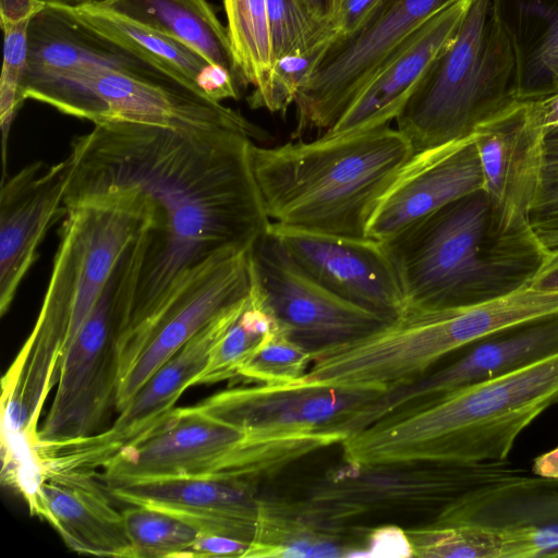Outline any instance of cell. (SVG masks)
Masks as SVG:
<instances>
[{
  "instance_id": "6da1fadb",
  "label": "cell",
  "mask_w": 558,
  "mask_h": 558,
  "mask_svg": "<svg viewBox=\"0 0 558 558\" xmlns=\"http://www.w3.org/2000/svg\"><path fill=\"white\" fill-rule=\"evenodd\" d=\"M245 133L181 131L132 122L94 124L71 142L64 205L123 192L148 199L154 221L126 250L116 300L119 350L194 266L247 248L270 220Z\"/></svg>"
},
{
  "instance_id": "7a4b0ae2",
  "label": "cell",
  "mask_w": 558,
  "mask_h": 558,
  "mask_svg": "<svg viewBox=\"0 0 558 558\" xmlns=\"http://www.w3.org/2000/svg\"><path fill=\"white\" fill-rule=\"evenodd\" d=\"M65 207L38 317L2 378V401L32 424L38 423L69 347L124 253L154 221L150 202L132 192Z\"/></svg>"
},
{
  "instance_id": "3957f363",
  "label": "cell",
  "mask_w": 558,
  "mask_h": 558,
  "mask_svg": "<svg viewBox=\"0 0 558 558\" xmlns=\"http://www.w3.org/2000/svg\"><path fill=\"white\" fill-rule=\"evenodd\" d=\"M383 243L405 310L458 308L506 296L529 287L549 253L532 228H506L483 189Z\"/></svg>"
},
{
  "instance_id": "277c9868",
  "label": "cell",
  "mask_w": 558,
  "mask_h": 558,
  "mask_svg": "<svg viewBox=\"0 0 558 558\" xmlns=\"http://www.w3.org/2000/svg\"><path fill=\"white\" fill-rule=\"evenodd\" d=\"M558 402V353L383 417L341 441L345 462L508 460L518 437Z\"/></svg>"
},
{
  "instance_id": "5b68a950",
  "label": "cell",
  "mask_w": 558,
  "mask_h": 558,
  "mask_svg": "<svg viewBox=\"0 0 558 558\" xmlns=\"http://www.w3.org/2000/svg\"><path fill=\"white\" fill-rule=\"evenodd\" d=\"M413 154L409 140L390 125L251 147L254 177L272 223L348 238H368L378 199Z\"/></svg>"
},
{
  "instance_id": "8992f818",
  "label": "cell",
  "mask_w": 558,
  "mask_h": 558,
  "mask_svg": "<svg viewBox=\"0 0 558 558\" xmlns=\"http://www.w3.org/2000/svg\"><path fill=\"white\" fill-rule=\"evenodd\" d=\"M519 101L515 53L500 0H472L456 39L397 117V129L417 153L471 136Z\"/></svg>"
},
{
  "instance_id": "52a82bcc",
  "label": "cell",
  "mask_w": 558,
  "mask_h": 558,
  "mask_svg": "<svg viewBox=\"0 0 558 558\" xmlns=\"http://www.w3.org/2000/svg\"><path fill=\"white\" fill-rule=\"evenodd\" d=\"M112 51L61 73L25 78L20 94L94 124L132 122L181 131L230 129L266 143L270 135L239 111L171 82L113 69Z\"/></svg>"
},
{
  "instance_id": "ba28073f",
  "label": "cell",
  "mask_w": 558,
  "mask_h": 558,
  "mask_svg": "<svg viewBox=\"0 0 558 558\" xmlns=\"http://www.w3.org/2000/svg\"><path fill=\"white\" fill-rule=\"evenodd\" d=\"M524 474L508 460L345 462L316 481L302 501L315 518L338 525L413 515L429 523L469 494Z\"/></svg>"
},
{
  "instance_id": "9c48e42d",
  "label": "cell",
  "mask_w": 558,
  "mask_h": 558,
  "mask_svg": "<svg viewBox=\"0 0 558 558\" xmlns=\"http://www.w3.org/2000/svg\"><path fill=\"white\" fill-rule=\"evenodd\" d=\"M327 445L323 435L257 438L195 405L174 408L151 429L122 448L97 476L105 481L218 475L254 481L275 475Z\"/></svg>"
},
{
  "instance_id": "30bf717a",
  "label": "cell",
  "mask_w": 558,
  "mask_h": 558,
  "mask_svg": "<svg viewBox=\"0 0 558 558\" xmlns=\"http://www.w3.org/2000/svg\"><path fill=\"white\" fill-rule=\"evenodd\" d=\"M251 247L227 248L191 268L158 312L118 350L116 410L195 333L253 286Z\"/></svg>"
},
{
  "instance_id": "8fae6325",
  "label": "cell",
  "mask_w": 558,
  "mask_h": 558,
  "mask_svg": "<svg viewBox=\"0 0 558 558\" xmlns=\"http://www.w3.org/2000/svg\"><path fill=\"white\" fill-rule=\"evenodd\" d=\"M246 299L210 320L167 360L119 411L111 427L80 439L37 441L34 454L43 476L66 473L96 475V471L102 470L122 448L165 418L182 393L195 385L215 344Z\"/></svg>"
},
{
  "instance_id": "7c38bea8",
  "label": "cell",
  "mask_w": 558,
  "mask_h": 558,
  "mask_svg": "<svg viewBox=\"0 0 558 558\" xmlns=\"http://www.w3.org/2000/svg\"><path fill=\"white\" fill-rule=\"evenodd\" d=\"M454 0H384L354 34L337 37L294 99L293 137L330 129L383 60Z\"/></svg>"
},
{
  "instance_id": "4fadbf2b",
  "label": "cell",
  "mask_w": 558,
  "mask_h": 558,
  "mask_svg": "<svg viewBox=\"0 0 558 558\" xmlns=\"http://www.w3.org/2000/svg\"><path fill=\"white\" fill-rule=\"evenodd\" d=\"M253 289L279 331L311 353L367 336L389 319L318 283L269 231L251 247Z\"/></svg>"
},
{
  "instance_id": "5bb4252c",
  "label": "cell",
  "mask_w": 558,
  "mask_h": 558,
  "mask_svg": "<svg viewBox=\"0 0 558 558\" xmlns=\"http://www.w3.org/2000/svg\"><path fill=\"white\" fill-rule=\"evenodd\" d=\"M435 371L393 387L339 426L345 436L374 422L407 412L465 387L495 379L558 353V312L484 337Z\"/></svg>"
},
{
  "instance_id": "9a60e30c",
  "label": "cell",
  "mask_w": 558,
  "mask_h": 558,
  "mask_svg": "<svg viewBox=\"0 0 558 558\" xmlns=\"http://www.w3.org/2000/svg\"><path fill=\"white\" fill-rule=\"evenodd\" d=\"M121 260L65 354L39 442H59L99 433L116 409L118 354L116 300Z\"/></svg>"
},
{
  "instance_id": "2e32d148",
  "label": "cell",
  "mask_w": 558,
  "mask_h": 558,
  "mask_svg": "<svg viewBox=\"0 0 558 558\" xmlns=\"http://www.w3.org/2000/svg\"><path fill=\"white\" fill-rule=\"evenodd\" d=\"M385 390L300 383L257 385L217 392L195 404L206 414L263 439L335 434Z\"/></svg>"
},
{
  "instance_id": "e0dca14e",
  "label": "cell",
  "mask_w": 558,
  "mask_h": 558,
  "mask_svg": "<svg viewBox=\"0 0 558 558\" xmlns=\"http://www.w3.org/2000/svg\"><path fill=\"white\" fill-rule=\"evenodd\" d=\"M269 231L305 272L333 294L389 320L405 311L403 292L383 242L272 222Z\"/></svg>"
},
{
  "instance_id": "ac0fdd59",
  "label": "cell",
  "mask_w": 558,
  "mask_h": 558,
  "mask_svg": "<svg viewBox=\"0 0 558 558\" xmlns=\"http://www.w3.org/2000/svg\"><path fill=\"white\" fill-rule=\"evenodd\" d=\"M104 482L113 498L169 512L201 535L248 543L255 538L260 498L253 481L218 475H168Z\"/></svg>"
},
{
  "instance_id": "d6986e66",
  "label": "cell",
  "mask_w": 558,
  "mask_h": 558,
  "mask_svg": "<svg viewBox=\"0 0 558 558\" xmlns=\"http://www.w3.org/2000/svg\"><path fill=\"white\" fill-rule=\"evenodd\" d=\"M483 185L473 134L414 153L378 199L366 235L385 242Z\"/></svg>"
},
{
  "instance_id": "ffe728a7",
  "label": "cell",
  "mask_w": 558,
  "mask_h": 558,
  "mask_svg": "<svg viewBox=\"0 0 558 558\" xmlns=\"http://www.w3.org/2000/svg\"><path fill=\"white\" fill-rule=\"evenodd\" d=\"M471 1L454 0L397 46L323 136H343L390 125L429 65L456 39Z\"/></svg>"
},
{
  "instance_id": "44dd1931",
  "label": "cell",
  "mask_w": 558,
  "mask_h": 558,
  "mask_svg": "<svg viewBox=\"0 0 558 558\" xmlns=\"http://www.w3.org/2000/svg\"><path fill=\"white\" fill-rule=\"evenodd\" d=\"M544 131L538 102L519 101L473 133L483 190L506 228H532L529 215L539 183Z\"/></svg>"
},
{
  "instance_id": "7402d4cb",
  "label": "cell",
  "mask_w": 558,
  "mask_h": 558,
  "mask_svg": "<svg viewBox=\"0 0 558 558\" xmlns=\"http://www.w3.org/2000/svg\"><path fill=\"white\" fill-rule=\"evenodd\" d=\"M426 524H472L499 532L507 558L558 556V480L524 474L478 489Z\"/></svg>"
},
{
  "instance_id": "603a6c76",
  "label": "cell",
  "mask_w": 558,
  "mask_h": 558,
  "mask_svg": "<svg viewBox=\"0 0 558 558\" xmlns=\"http://www.w3.org/2000/svg\"><path fill=\"white\" fill-rule=\"evenodd\" d=\"M65 160L34 161L2 181L0 193V314L3 316L38 258L52 225L65 216Z\"/></svg>"
},
{
  "instance_id": "cb8c5ba5",
  "label": "cell",
  "mask_w": 558,
  "mask_h": 558,
  "mask_svg": "<svg viewBox=\"0 0 558 558\" xmlns=\"http://www.w3.org/2000/svg\"><path fill=\"white\" fill-rule=\"evenodd\" d=\"M96 477L85 473L45 475L27 501L28 508L76 553L135 558L123 514L111 505Z\"/></svg>"
},
{
  "instance_id": "d4e9b609",
  "label": "cell",
  "mask_w": 558,
  "mask_h": 558,
  "mask_svg": "<svg viewBox=\"0 0 558 558\" xmlns=\"http://www.w3.org/2000/svg\"><path fill=\"white\" fill-rule=\"evenodd\" d=\"M84 25L157 68L180 85L214 101L238 99L243 87L228 71L183 43L96 2L66 7Z\"/></svg>"
},
{
  "instance_id": "484cf974",
  "label": "cell",
  "mask_w": 558,
  "mask_h": 558,
  "mask_svg": "<svg viewBox=\"0 0 558 558\" xmlns=\"http://www.w3.org/2000/svg\"><path fill=\"white\" fill-rule=\"evenodd\" d=\"M369 530L323 522L302 500L260 498L250 557H362Z\"/></svg>"
},
{
  "instance_id": "4316f807",
  "label": "cell",
  "mask_w": 558,
  "mask_h": 558,
  "mask_svg": "<svg viewBox=\"0 0 558 558\" xmlns=\"http://www.w3.org/2000/svg\"><path fill=\"white\" fill-rule=\"evenodd\" d=\"M99 5L170 36L194 49L210 64L225 69L245 88L228 27L207 0H96Z\"/></svg>"
},
{
  "instance_id": "83f0119b",
  "label": "cell",
  "mask_w": 558,
  "mask_h": 558,
  "mask_svg": "<svg viewBox=\"0 0 558 558\" xmlns=\"http://www.w3.org/2000/svg\"><path fill=\"white\" fill-rule=\"evenodd\" d=\"M514 48L520 101L555 95L558 66V0H500Z\"/></svg>"
},
{
  "instance_id": "f1b7e54d",
  "label": "cell",
  "mask_w": 558,
  "mask_h": 558,
  "mask_svg": "<svg viewBox=\"0 0 558 558\" xmlns=\"http://www.w3.org/2000/svg\"><path fill=\"white\" fill-rule=\"evenodd\" d=\"M279 331L276 320L253 289L236 316L215 344L195 385L239 377V371L258 347Z\"/></svg>"
},
{
  "instance_id": "f546056e",
  "label": "cell",
  "mask_w": 558,
  "mask_h": 558,
  "mask_svg": "<svg viewBox=\"0 0 558 558\" xmlns=\"http://www.w3.org/2000/svg\"><path fill=\"white\" fill-rule=\"evenodd\" d=\"M235 61L254 92L264 89L274 66L267 0H223Z\"/></svg>"
},
{
  "instance_id": "4dcf8cb0",
  "label": "cell",
  "mask_w": 558,
  "mask_h": 558,
  "mask_svg": "<svg viewBox=\"0 0 558 558\" xmlns=\"http://www.w3.org/2000/svg\"><path fill=\"white\" fill-rule=\"evenodd\" d=\"M135 558H183L198 537L187 522L169 512L142 505L122 511Z\"/></svg>"
},
{
  "instance_id": "1f68e13d",
  "label": "cell",
  "mask_w": 558,
  "mask_h": 558,
  "mask_svg": "<svg viewBox=\"0 0 558 558\" xmlns=\"http://www.w3.org/2000/svg\"><path fill=\"white\" fill-rule=\"evenodd\" d=\"M405 533L420 558H507L501 534L488 527L423 524Z\"/></svg>"
},
{
  "instance_id": "d6a6232c",
  "label": "cell",
  "mask_w": 558,
  "mask_h": 558,
  "mask_svg": "<svg viewBox=\"0 0 558 558\" xmlns=\"http://www.w3.org/2000/svg\"><path fill=\"white\" fill-rule=\"evenodd\" d=\"M274 63L338 37L329 22L317 19L301 0H267Z\"/></svg>"
},
{
  "instance_id": "836d02e7",
  "label": "cell",
  "mask_w": 558,
  "mask_h": 558,
  "mask_svg": "<svg viewBox=\"0 0 558 558\" xmlns=\"http://www.w3.org/2000/svg\"><path fill=\"white\" fill-rule=\"evenodd\" d=\"M311 355L308 350L277 331L243 364L239 377L270 386L294 384L307 372Z\"/></svg>"
},
{
  "instance_id": "e575fe53",
  "label": "cell",
  "mask_w": 558,
  "mask_h": 558,
  "mask_svg": "<svg viewBox=\"0 0 558 558\" xmlns=\"http://www.w3.org/2000/svg\"><path fill=\"white\" fill-rule=\"evenodd\" d=\"M333 40L276 60L266 87L252 93L248 98L250 106L270 112H284L294 102L299 89L313 74Z\"/></svg>"
},
{
  "instance_id": "d590c367",
  "label": "cell",
  "mask_w": 558,
  "mask_h": 558,
  "mask_svg": "<svg viewBox=\"0 0 558 558\" xmlns=\"http://www.w3.org/2000/svg\"><path fill=\"white\" fill-rule=\"evenodd\" d=\"M31 20L2 25L3 64L0 78V120L3 159L5 140L13 118L22 104L20 86L27 64L28 26Z\"/></svg>"
},
{
  "instance_id": "8d00e7d4",
  "label": "cell",
  "mask_w": 558,
  "mask_h": 558,
  "mask_svg": "<svg viewBox=\"0 0 558 558\" xmlns=\"http://www.w3.org/2000/svg\"><path fill=\"white\" fill-rule=\"evenodd\" d=\"M529 221L539 241L558 234V125L544 131L539 183Z\"/></svg>"
},
{
  "instance_id": "74e56055",
  "label": "cell",
  "mask_w": 558,
  "mask_h": 558,
  "mask_svg": "<svg viewBox=\"0 0 558 558\" xmlns=\"http://www.w3.org/2000/svg\"><path fill=\"white\" fill-rule=\"evenodd\" d=\"M362 557H413L405 530L396 525L372 526Z\"/></svg>"
},
{
  "instance_id": "f35d334b",
  "label": "cell",
  "mask_w": 558,
  "mask_h": 558,
  "mask_svg": "<svg viewBox=\"0 0 558 558\" xmlns=\"http://www.w3.org/2000/svg\"><path fill=\"white\" fill-rule=\"evenodd\" d=\"M384 0H336L331 24L338 37L357 32L374 14Z\"/></svg>"
},
{
  "instance_id": "ab89813d",
  "label": "cell",
  "mask_w": 558,
  "mask_h": 558,
  "mask_svg": "<svg viewBox=\"0 0 558 558\" xmlns=\"http://www.w3.org/2000/svg\"><path fill=\"white\" fill-rule=\"evenodd\" d=\"M252 543L240 539L217 536L198 535L191 546L187 556L190 558H231L250 557Z\"/></svg>"
},
{
  "instance_id": "60d3db41",
  "label": "cell",
  "mask_w": 558,
  "mask_h": 558,
  "mask_svg": "<svg viewBox=\"0 0 558 558\" xmlns=\"http://www.w3.org/2000/svg\"><path fill=\"white\" fill-rule=\"evenodd\" d=\"M46 3L45 0H0V24L32 20Z\"/></svg>"
},
{
  "instance_id": "b9f144b4",
  "label": "cell",
  "mask_w": 558,
  "mask_h": 558,
  "mask_svg": "<svg viewBox=\"0 0 558 558\" xmlns=\"http://www.w3.org/2000/svg\"><path fill=\"white\" fill-rule=\"evenodd\" d=\"M530 287L538 291H558V247L549 251Z\"/></svg>"
},
{
  "instance_id": "7bdbcfd3",
  "label": "cell",
  "mask_w": 558,
  "mask_h": 558,
  "mask_svg": "<svg viewBox=\"0 0 558 558\" xmlns=\"http://www.w3.org/2000/svg\"><path fill=\"white\" fill-rule=\"evenodd\" d=\"M531 472L536 476L558 480V445L537 456L532 463Z\"/></svg>"
},
{
  "instance_id": "ee69618b",
  "label": "cell",
  "mask_w": 558,
  "mask_h": 558,
  "mask_svg": "<svg viewBox=\"0 0 558 558\" xmlns=\"http://www.w3.org/2000/svg\"><path fill=\"white\" fill-rule=\"evenodd\" d=\"M537 102L544 129L558 125V93Z\"/></svg>"
},
{
  "instance_id": "f6af8a7d",
  "label": "cell",
  "mask_w": 558,
  "mask_h": 558,
  "mask_svg": "<svg viewBox=\"0 0 558 558\" xmlns=\"http://www.w3.org/2000/svg\"><path fill=\"white\" fill-rule=\"evenodd\" d=\"M319 20L331 23L336 0H301Z\"/></svg>"
},
{
  "instance_id": "bcb514c9",
  "label": "cell",
  "mask_w": 558,
  "mask_h": 558,
  "mask_svg": "<svg viewBox=\"0 0 558 558\" xmlns=\"http://www.w3.org/2000/svg\"><path fill=\"white\" fill-rule=\"evenodd\" d=\"M48 3L56 4V5H62V7H70V8H76L84 4H89L95 2L96 0H45Z\"/></svg>"
},
{
  "instance_id": "7dc6e473",
  "label": "cell",
  "mask_w": 558,
  "mask_h": 558,
  "mask_svg": "<svg viewBox=\"0 0 558 558\" xmlns=\"http://www.w3.org/2000/svg\"><path fill=\"white\" fill-rule=\"evenodd\" d=\"M554 86H555V94H557L558 93V66L555 71Z\"/></svg>"
}]
</instances>
